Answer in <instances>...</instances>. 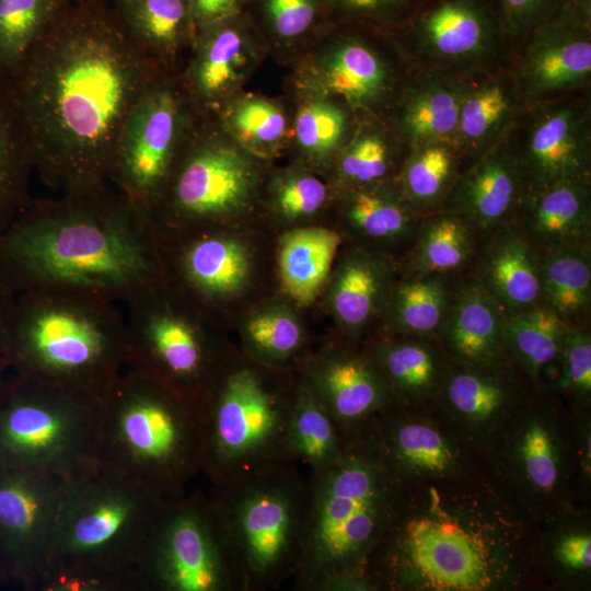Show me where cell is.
I'll use <instances>...</instances> for the list:
<instances>
[{"instance_id":"obj_56","label":"cell","mask_w":591,"mask_h":591,"mask_svg":"<svg viewBox=\"0 0 591 591\" xmlns=\"http://www.w3.org/2000/svg\"><path fill=\"white\" fill-rule=\"evenodd\" d=\"M9 370L5 357L0 352V378Z\"/></svg>"},{"instance_id":"obj_26","label":"cell","mask_w":591,"mask_h":591,"mask_svg":"<svg viewBox=\"0 0 591 591\" xmlns=\"http://www.w3.org/2000/svg\"><path fill=\"white\" fill-rule=\"evenodd\" d=\"M470 84L448 74L415 83L402 100L398 130L412 149L429 143L453 147L461 104Z\"/></svg>"},{"instance_id":"obj_34","label":"cell","mask_w":591,"mask_h":591,"mask_svg":"<svg viewBox=\"0 0 591 591\" xmlns=\"http://www.w3.org/2000/svg\"><path fill=\"white\" fill-rule=\"evenodd\" d=\"M541 293L567 325L590 324L591 245L541 255Z\"/></svg>"},{"instance_id":"obj_35","label":"cell","mask_w":591,"mask_h":591,"mask_svg":"<svg viewBox=\"0 0 591 591\" xmlns=\"http://www.w3.org/2000/svg\"><path fill=\"white\" fill-rule=\"evenodd\" d=\"M341 237L324 228L289 232L281 242L279 270L285 291L293 300L312 301L332 268Z\"/></svg>"},{"instance_id":"obj_18","label":"cell","mask_w":591,"mask_h":591,"mask_svg":"<svg viewBox=\"0 0 591 591\" xmlns=\"http://www.w3.org/2000/svg\"><path fill=\"white\" fill-rule=\"evenodd\" d=\"M256 27L245 12L195 34L182 74L183 89L200 115L224 103L251 73L256 61Z\"/></svg>"},{"instance_id":"obj_53","label":"cell","mask_w":591,"mask_h":591,"mask_svg":"<svg viewBox=\"0 0 591 591\" xmlns=\"http://www.w3.org/2000/svg\"><path fill=\"white\" fill-rule=\"evenodd\" d=\"M247 0H188L195 34L245 11Z\"/></svg>"},{"instance_id":"obj_17","label":"cell","mask_w":591,"mask_h":591,"mask_svg":"<svg viewBox=\"0 0 591 591\" xmlns=\"http://www.w3.org/2000/svg\"><path fill=\"white\" fill-rule=\"evenodd\" d=\"M513 144L528 192L590 179L589 116L577 105L556 103L536 107L529 117L523 137Z\"/></svg>"},{"instance_id":"obj_6","label":"cell","mask_w":591,"mask_h":591,"mask_svg":"<svg viewBox=\"0 0 591 591\" xmlns=\"http://www.w3.org/2000/svg\"><path fill=\"white\" fill-rule=\"evenodd\" d=\"M100 401L101 463L165 501L187 495L204 470L201 402L131 364Z\"/></svg>"},{"instance_id":"obj_57","label":"cell","mask_w":591,"mask_h":591,"mask_svg":"<svg viewBox=\"0 0 591 591\" xmlns=\"http://www.w3.org/2000/svg\"><path fill=\"white\" fill-rule=\"evenodd\" d=\"M3 584H4V581H3V579H2V577L0 575V586H3Z\"/></svg>"},{"instance_id":"obj_54","label":"cell","mask_w":591,"mask_h":591,"mask_svg":"<svg viewBox=\"0 0 591 591\" xmlns=\"http://www.w3.org/2000/svg\"><path fill=\"white\" fill-rule=\"evenodd\" d=\"M557 554L569 569H587L591 565V537L587 533L570 534L561 540Z\"/></svg>"},{"instance_id":"obj_44","label":"cell","mask_w":591,"mask_h":591,"mask_svg":"<svg viewBox=\"0 0 591 591\" xmlns=\"http://www.w3.org/2000/svg\"><path fill=\"white\" fill-rule=\"evenodd\" d=\"M222 126L242 147L264 152L285 137L287 120L282 109L267 100L247 96L230 103L221 115Z\"/></svg>"},{"instance_id":"obj_12","label":"cell","mask_w":591,"mask_h":591,"mask_svg":"<svg viewBox=\"0 0 591 591\" xmlns=\"http://www.w3.org/2000/svg\"><path fill=\"white\" fill-rule=\"evenodd\" d=\"M196 115L178 73L165 72L147 88L127 116L108 181L146 213Z\"/></svg>"},{"instance_id":"obj_22","label":"cell","mask_w":591,"mask_h":591,"mask_svg":"<svg viewBox=\"0 0 591 591\" xmlns=\"http://www.w3.org/2000/svg\"><path fill=\"white\" fill-rule=\"evenodd\" d=\"M507 322L501 308L470 271L460 282L438 340L457 364L508 363Z\"/></svg>"},{"instance_id":"obj_52","label":"cell","mask_w":591,"mask_h":591,"mask_svg":"<svg viewBox=\"0 0 591 591\" xmlns=\"http://www.w3.org/2000/svg\"><path fill=\"white\" fill-rule=\"evenodd\" d=\"M326 186L311 175L287 178L277 190V205L288 217L297 218L315 212L325 202Z\"/></svg>"},{"instance_id":"obj_36","label":"cell","mask_w":591,"mask_h":591,"mask_svg":"<svg viewBox=\"0 0 591 591\" xmlns=\"http://www.w3.org/2000/svg\"><path fill=\"white\" fill-rule=\"evenodd\" d=\"M345 216L361 239L378 244L410 246L422 216L401 197L396 187L361 186L348 197Z\"/></svg>"},{"instance_id":"obj_1","label":"cell","mask_w":591,"mask_h":591,"mask_svg":"<svg viewBox=\"0 0 591 591\" xmlns=\"http://www.w3.org/2000/svg\"><path fill=\"white\" fill-rule=\"evenodd\" d=\"M165 72L115 10L67 4L9 77L42 181L59 195L106 186L127 116Z\"/></svg>"},{"instance_id":"obj_20","label":"cell","mask_w":591,"mask_h":591,"mask_svg":"<svg viewBox=\"0 0 591 591\" xmlns=\"http://www.w3.org/2000/svg\"><path fill=\"white\" fill-rule=\"evenodd\" d=\"M335 35L303 65L300 84L310 97L337 99L356 108L376 104L387 92L391 71L361 35Z\"/></svg>"},{"instance_id":"obj_11","label":"cell","mask_w":591,"mask_h":591,"mask_svg":"<svg viewBox=\"0 0 591 591\" xmlns=\"http://www.w3.org/2000/svg\"><path fill=\"white\" fill-rule=\"evenodd\" d=\"M223 138L201 115H196L147 211L154 228L171 221H207L247 199L254 177L251 161Z\"/></svg>"},{"instance_id":"obj_46","label":"cell","mask_w":591,"mask_h":591,"mask_svg":"<svg viewBox=\"0 0 591 591\" xmlns=\"http://www.w3.org/2000/svg\"><path fill=\"white\" fill-rule=\"evenodd\" d=\"M392 165V150L383 136L367 131L358 136L340 158L341 176L358 187L379 184Z\"/></svg>"},{"instance_id":"obj_30","label":"cell","mask_w":591,"mask_h":591,"mask_svg":"<svg viewBox=\"0 0 591 591\" xmlns=\"http://www.w3.org/2000/svg\"><path fill=\"white\" fill-rule=\"evenodd\" d=\"M515 97L513 80L496 78L470 85L461 104L453 143L460 157L475 160L508 134Z\"/></svg>"},{"instance_id":"obj_33","label":"cell","mask_w":591,"mask_h":591,"mask_svg":"<svg viewBox=\"0 0 591 591\" xmlns=\"http://www.w3.org/2000/svg\"><path fill=\"white\" fill-rule=\"evenodd\" d=\"M508 366H465L451 361L439 392L456 416L474 422L489 420L503 412L518 393Z\"/></svg>"},{"instance_id":"obj_7","label":"cell","mask_w":591,"mask_h":591,"mask_svg":"<svg viewBox=\"0 0 591 591\" xmlns=\"http://www.w3.org/2000/svg\"><path fill=\"white\" fill-rule=\"evenodd\" d=\"M296 464L211 484L207 496L229 547L240 591L278 589L299 568L308 476Z\"/></svg>"},{"instance_id":"obj_38","label":"cell","mask_w":591,"mask_h":591,"mask_svg":"<svg viewBox=\"0 0 591 591\" xmlns=\"http://www.w3.org/2000/svg\"><path fill=\"white\" fill-rule=\"evenodd\" d=\"M461 157L448 143L412 149L395 184L404 201L419 216L442 208L460 170Z\"/></svg>"},{"instance_id":"obj_28","label":"cell","mask_w":591,"mask_h":591,"mask_svg":"<svg viewBox=\"0 0 591 591\" xmlns=\"http://www.w3.org/2000/svg\"><path fill=\"white\" fill-rule=\"evenodd\" d=\"M373 362L390 395L418 401L440 391L451 360L436 338L401 335L382 344Z\"/></svg>"},{"instance_id":"obj_2","label":"cell","mask_w":591,"mask_h":591,"mask_svg":"<svg viewBox=\"0 0 591 591\" xmlns=\"http://www.w3.org/2000/svg\"><path fill=\"white\" fill-rule=\"evenodd\" d=\"M162 271L148 215L107 185L31 199L0 232V279L15 296L71 289L128 303L161 283Z\"/></svg>"},{"instance_id":"obj_13","label":"cell","mask_w":591,"mask_h":591,"mask_svg":"<svg viewBox=\"0 0 591 591\" xmlns=\"http://www.w3.org/2000/svg\"><path fill=\"white\" fill-rule=\"evenodd\" d=\"M162 282L129 301L128 362L201 402L217 373L201 329L162 294Z\"/></svg>"},{"instance_id":"obj_43","label":"cell","mask_w":591,"mask_h":591,"mask_svg":"<svg viewBox=\"0 0 591 591\" xmlns=\"http://www.w3.org/2000/svg\"><path fill=\"white\" fill-rule=\"evenodd\" d=\"M68 0H0V74L9 78Z\"/></svg>"},{"instance_id":"obj_27","label":"cell","mask_w":591,"mask_h":591,"mask_svg":"<svg viewBox=\"0 0 591 591\" xmlns=\"http://www.w3.org/2000/svg\"><path fill=\"white\" fill-rule=\"evenodd\" d=\"M115 12L130 36L167 72H176L195 28L188 0H116Z\"/></svg>"},{"instance_id":"obj_4","label":"cell","mask_w":591,"mask_h":591,"mask_svg":"<svg viewBox=\"0 0 591 591\" xmlns=\"http://www.w3.org/2000/svg\"><path fill=\"white\" fill-rule=\"evenodd\" d=\"M166 502L101 462L66 478L39 591H138Z\"/></svg>"},{"instance_id":"obj_55","label":"cell","mask_w":591,"mask_h":591,"mask_svg":"<svg viewBox=\"0 0 591 591\" xmlns=\"http://www.w3.org/2000/svg\"><path fill=\"white\" fill-rule=\"evenodd\" d=\"M15 294L0 279V352L4 356Z\"/></svg>"},{"instance_id":"obj_45","label":"cell","mask_w":591,"mask_h":591,"mask_svg":"<svg viewBox=\"0 0 591 591\" xmlns=\"http://www.w3.org/2000/svg\"><path fill=\"white\" fill-rule=\"evenodd\" d=\"M347 116L335 102L310 97L296 116L294 136L299 147L313 158H325L341 143Z\"/></svg>"},{"instance_id":"obj_19","label":"cell","mask_w":591,"mask_h":591,"mask_svg":"<svg viewBox=\"0 0 591 591\" xmlns=\"http://www.w3.org/2000/svg\"><path fill=\"white\" fill-rule=\"evenodd\" d=\"M507 135L461 171L441 208L463 217L484 239L511 222L528 193L513 141Z\"/></svg>"},{"instance_id":"obj_23","label":"cell","mask_w":591,"mask_h":591,"mask_svg":"<svg viewBox=\"0 0 591 591\" xmlns=\"http://www.w3.org/2000/svg\"><path fill=\"white\" fill-rule=\"evenodd\" d=\"M511 223L541 255L591 245L590 179L528 192Z\"/></svg>"},{"instance_id":"obj_3","label":"cell","mask_w":591,"mask_h":591,"mask_svg":"<svg viewBox=\"0 0 591 591\" xmlns=\"http://www.w3.org/2000/svg\"><path fill=\"white\" fill-rule=\"evenodd\" d=\"M399 477L368 426L347 440L338 457L309 473L302 555L292 578L302 591L371 587L378 548L401 512Z\"/></svg>"},{"instance_id":"obj_29","label":"cell","mask_w":591,"mask_h":591,"mask_svg":"<svg viewBox=\"0 0 591 591\" xmlns=\"http://www.w3.org/2000/svg\"><path fill=\"white\" fill-rule=\"evenodd\" d=\"M465 275L404 273L387 300L395 331L438 339Z\"/></svg>"},{"instance_id":"obj_41","label":"cell","mask_w":591,"mask_h":591,"mask_svg":"<svg viewBox=\"0 0 591 591\" xmlns=\"http://www.w3.org/2000/svg\"><path fill=\"white\" fill-rule=\"evenodd\" d=\"M345 443L326 408L305 383L299 385L289 428L293 460L314 473L335 461Z\"/></svg>"},{"instance_id":"obj_42","label":"cell","mask_w":591,"mask_h":591,"mask_svg":"<svg viewBox=\"0 0 591 591\" xmlns=\"http://www.w3.org/2000/svg\"><path fill=\"white\" fill-rule=\"evenodd\" d=\"M244 12L270 43L286 48L331 24L329 0H247Z\"/></svg>"},{"instance_id":"obj_40","label":"cell","mask_w":591,"mask_h":591,"mask_svg":"<svg viewBox=\"0 0 591 591\" xmlns=\"http://www.w3.org/2000/svg\"><path fill=\"white\" fill-rule=\"evenodd\" d=\"M390 268L375 256L355 254L343 265L333 291V308L350 329L364 326L392 287Z\"/></svg>"},{"instance_id":"obj_49","label":"cell","mask_w":591,"mask_h":591,"mask_svg":"<svg viewBox=\"0 0 591 591\" xmlns=\"http://www.w3.org/2000/svg\"><path fill=\"white\" fill-rule=\"evenodd\" d=\"M559 387L578 396L591 393V333L588 325L570 326L560 355Z\"/></svg>"},{"instance_id":"obj_21","label":"cell","mask_w":591,"mask_h":591,"mask_svg":"<svg viewBox=\"0 0 591 591\" xmlns=\"http://www.w3.org/2000/svg\"><path fill=\"white\" fill-rule=\"evenodd\" d=\"M471 274L508 320L542 302L541 254L511 222L484 240Z\"/></svg>"},{"instance_id":"obj_14","label":"cell","mask_w":591,"mask_h":591,"mask_svg":"<svg viewBox=\"0 0 591 591\" xmlns=\"http://www.w3.org/2000/svg\"><path fill=\"white\" fill-rule=\"evenodd\" d=\"M65 479L0 470V575L4 583L39 591Z\"/></svg>"},{"instance_id":"obj_16","label":"cell","mask_w":591,"mask_h":591,"mask_svg":"<svg viewBox=\"0 0 591 591\" xmlns=\"http://www.w3.org/2000/svg\"><path fill=\"white\" fill-rule=\"evenodd\" d=\"M398 28L444 66H475L508 38L495 0H422Z\"/></svg>"},{"instance_id":"obj_10","label":"cell","mask_w":591,"mask_h":591,"mask_svg":"<svg viewBox=\"0 0 591 591\" xmlns=\"http://www.w3.org/2000/svg\"><path fill=\"white\" fill-rule=\"evenodd\" d=\"M138 591H240L229 547L200 489L163 507L144 553Z\"/></svg>"},{"instance_id":"obj_48","label":"cell","mask_w":591,"mask_h":591,"mask_svg":"<svg viewBox=\"0 0 591 591\" xmlns=\"http://www.w3.org/2000/svg\"><path fill=\"white\" fill-rule=\"evenodd\" d=\"M520 460L528 479L540 490L551 491L559 478L558 454L546 426L531 421L520 440Z\"/></svg>"},{"instance_id":"obj_39","label":"cell","mask_w":591,"mask_h":591,"mask_svg":"<svg viewBox=\"0 0 591 591\" xmlns=\"http://www.w3.org/2000/svg\"><path fill=\"white\" fill-rule=\"evenodd\" d=\"M569 327L543 302L529 308L507 322L509 358L528 375L540 376L559 361Z\"/></svg>"},{"instance_id":"obj_15","label":"cell","mask_w":591,"mask_h":591,"mask_svg":"<svg viewBox=\"0 0 591 591\" xmlns=\"http://www.w3.org/2000/svg\"><path fill=\"white\" fill-rule=\"evenodd\" d=\"M513 79L517 96L534 104L579 88L591 74V9L571 3L533 31Z\"/></svg>"},{"instance_id":"obj_47","label":"cell","mask_w":591,"mask_h":591,"mask_svg":"<svg viewBox=\"0 0 591 591\" xmlns=\"http://www.w3.org/2000/svg\"><path fill=\"white\" fill-rule=\"evenodd\" d=\"M421 2L422 0H329V22L373 28H398Z\"/></svg>"},{"instance_id":"obj_25","label":"cell","mask_w":591,"mask_h":591,"mask_svg":"<svg viewBox=\"0 0 591 591\" xmlns=\"http://www.w3.org/2000/svg\"><path fill=\"white\" fill-rule=\"evenodd\" d=\"M484 236L463 217L444 209L421 217L407 250L404 273L465 275Z\"/></svg>"},{"instance_id":"obj_50","label":"cell","mask_w":591,"mask_h":591,"mask_svg":"<svg viewBox=\"0 0 591 591\" xmlns=\"http://www.w3.org/2000/svg\"><path fill=\"white\" fill-rule=\"evenodd\" d=\"M247 335L257 351L275 359L294 352L301 343L297 322L281 313L259 315L247 324Z\"/></svg>"},{"instance_id":"obj_31","label":"cell","mask_w":591,"mask_h":591,"mask_svg":"<svg viewBox=\"0 0 591 591\" xmlns=\"http://www.w3.org/2000/svg\"><path fill=\"white\" fill-rule=\"evenodd\" d=\"M175 262L184 283L205 298L236 290L248 273L246 252L237 242L206 233L187 241Z\"/></svg>"},{"instance_id":"obj_32","label":"cell","mask_w":591,"mask_h":591,"mask_svg":"<svg viewBox=\"0 0 591 591\" xmlns=\"http://www.w3.org/2000/svg\"><path fill=\"white\" fill-rule=\"evenodd\" d=\"M33 172L31 150L10 80L0 74V232L31 201Z\"/></svg>"},{"instance_id":"obj_24","label":"cell","mask_w":591,"mask_h":591,"mask_svg":"<svg viewBox=\"0 0 591 591\" xmlns=\"http://www.w3.org/2000/svg\"><path fill=\"white\" fill-rule=\"evenodd\" d=\"M326 408L346 442L384 407L390 393L373 360L341 355L328 358L305 382Z\"/></svg>"},{"instance_id":"obj_9","label":"cell","mask_w":591,"mask_h":591,"mask_svg":"<svg viewBox=\"0 0 591 591\" xmlns=\"http://www.w3.org/2000/svg\"><path fill=\"white\" fill-rule=\"evenodd\" d=\"M298 389H274L247 366L216 374L201 398L206 421L202 475L210 484L297 463L289 428Z\"/></svg>"},{"instance_id":"obj_37","label":"cell","mask_w":591,"mask_h":591,"mask_svg":"<svg viewBox=\"0 0 591 591\" xmlns=\"http://www.w3.org/2000/svg\"><path fill=\"white\" fill-rule=\"evenodd\" d=\"M381 454L398 476L403 468L443 473L453 463V453L443 437L429 425L394 421L392 417L368 424Z\"/></svg>"},{"instance_id":"obj_8","label":"cell","mask_w":591,"mask_h":591,"mask_svg":"<svg viewBox=\"0 0 591 591\" xmlns=\"http://www.w3.org/2000/svg\"><path fill=\"white\" fill-rule=\"evenodd\" d=\"M101 401L8 370L0 378V470L68 478L99 464Z\"/></svg>"},{"instance_id":"obj_51","label":"cell","mask_w":591,"mask_h":591,"mask_svg":"<svg viewBox=\"0 0 591 591\" xmlns=\"http://www.w3.org/2000/svg\"><path fill=\"white\" fill-rule=\"evenodd\" d=\"M508 38L528 36L565 10L572 0H495Z\"/></svg>"},{"instance_id":"obj_5","label":"cell","mask_w":591,"mask_h":591,"mask_svg":"<svg viewBox=\"0 0 591 591\" xmlns=\"http://www.w3.org/2000/svg\"><path fill=\"white\" fill-rule=\"evenodd\" d=\"M116 304L71 289L16 294L4 348L9 370L101 396L128 362L126 318Z\"/></svg>"},{"instance_id":"obj_58","label":"cell","mask_w":591,"mask_h":591,"mask_svg":"<svg viewBox=\"0 0 591 591\" xmlns=\"http://www.w3.org/2000/svg\"><path fill=\"white\" fill-rule=\"evenodd\" d=\"M71 1L82 2V1H90V0H71Z\"/></svg>"}]
</instances>
